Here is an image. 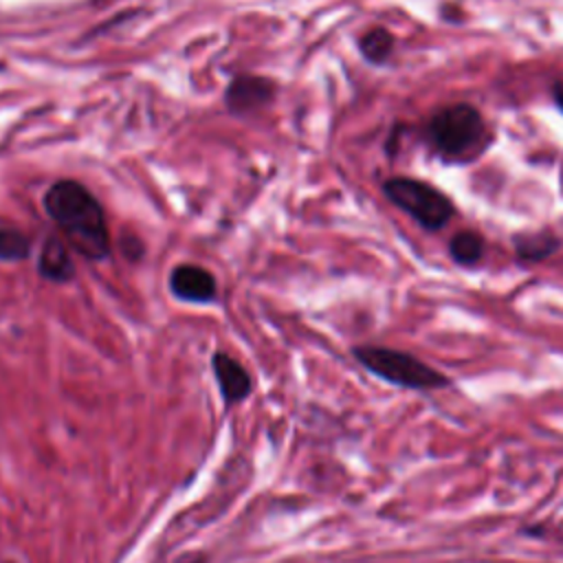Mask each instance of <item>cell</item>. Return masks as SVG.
Segmentation results:
<instances>
[{
	"instance_id": "3957f363",
	"label": "cell",
	"mask_w": 563,
	"mask_h": 563,
	"mask_svg": "<svg viewBox=\"0 0 563 563\" xmlns=\"http://www.w3.org/2000/svg\"><path fill=\"white\" fill-rule=\"evenodd\" d=\"M385 196L411 218H416L424 229H440L453 216L451 200L435 187L416 178H389L383 187Z\"/></svg>"
},
{
	"instance_id": "9c48e42d",
	"label": "cell",
	"mask_w": 563,
	"mask_h": 563,
	"mask_svg": "<svg viewBox=\"0 0 563 563\" xmlns=\"http://www.w3.org/2000/svg\"><path fill=\"white\" fill-rule=\"evenodd\" d=\"M31 240L15 224L0 218V260L2 262H20L29 257Z\"/></svg>"
},
{
	"instance_id": "ba28073f",
	"label": "cell",
	"mask_w": 563,
	"mask_h": 563,
	"mask_svg": "<svg viewBox=\"0 0 563 563\" xmlns=\"http://www.w3.org/2000/svg\"><path fill=\"white\" fill-rule=\"evenodd\" d=\"M37 268L40 275L51 282H68L75 275V264L66 251V244L55 235H51L42 246Z\"/></svg>"
},
{
	"instance_id": "8992f818",
	"label": "cell",
	"mask_w": 563,
	"mask_h": 563,
	"mask_svg": "<svg viewBox=\"0 0 563 563\" xmlns=\"http://www.w3.org/2000/svg\"><path fill=\"white\" fill-rule=\"evenodd\" d=\"M169 288L178 299L194 303H207L218 295L216 277L207 268L196 264L176 266L169 275Z\"/></svg>"
},
{
	"instance_id": "5b68a950",
	"label": "cell",
	"mask_w": 563,
	"mask_h": 563,
	"mask_svg": "<svg viewBox=\"0 0 563 563\" xmlns=\"http://www.w3.org/2000/svg\"><path fill=\"white\" fill-rule=\"evenodd\" d=\"M273 92H275V86L271 79L255 77V75H240L229 84L224 101L233 114H249L271 103Z\"/></svg>"
},
{
	"instance_id": "4fadbf2b",
	"label": "cell",
	"mask_w": 563,
	"mask_h": 563,
	"mask_svg": "<svg viewBox=\"0 0 563 563\" xmlns=\"http://www.w3.org/2000/svg\"><path fill=\"white\" fill-rule=\"evenodd\" d=\"M554 99H556V103H559L561 110H563V84H556V86H554Z\"/></svg>"
},
{
	"instance_id": "6da1fadb",
	"label": "cell",
	"mask_w": 563,
	"mask_h": 563,
	"mask_svg": "<svg viewBox=\"0 0 563 563\" xmlns=\"http://www.w3.org/2000/svg\"><path fill=\"white\" fill-rule=\"evenodd\" d=\"M42 205L77 253L86 260L108 257L110 233L106 213L86 185L77 180H57L46 189Z\"/></svg>"
},
{
	"instance_id": "8fae6325",
	"label": "cell",
	"mask_w": 563,
	"mask_h": 563,
	"mask_svg": "<svg viewBox=\"0 0 563 563\" xmlns=\"http://www.w3.org/2000/svg\"><path fill=\"white\" fill-rule=\"evenodd\" d=\"M391 46H394V37L385 29H372L358 42V48H361L363 57L374 62V64L383 62L391 53Z\"/></svg>"
},
{
	"instance_id": "30bf717a",
	"label": "cell",
	"mask_w": 563,
	"mask_h": 563,
	"mask_svg": "<svg viewBox=\"0 0 563 563\" xmlns=\"http://www.w3.org/2000/svg\"><path fill=\"white\" fill-rule=\"evenodd\" d=\"M449 251H451L455 262L475 264L484 253V240L475 231H460L457 235H453V240L449 244Z\"/></svg>"
},
{
	"instance_id": "7c38bea8",
	"label": "cell",
	"mask_w": 563,
	"mask_h": 563,
	"mask_svg": "<svg viewBox=\"0 0 563 563\" xmlns=\"http://www.w3.org/2000/svg\"><path fill=\"white\" fill-rule=\"evenodd\" d=\"M559 246L556 238L552 233H534L528 238L517 240V253L523 260H543Z\"/></svg>"
},
{
	"instance_id": "7a4b0ae2",
	"label": "cell",
	"mask_w": 563,
	"mask_h": 563,
	"mask_svg": "<svg viewBox=\"0 0 563 563\" xmlns=\"http://www.w3.org/2000/svg\"><path fill=\"white\" fill-rule=\"evenodd\" d=\"M356 358L376 376L413 389H433L446 385V378L438 374L433 367L424 365L411 354L387 350V347H356Z\"/></svg>"
},
{
	"instance_id": "277c9868",
	"label": "cell",
	"mask_w": 563,
	"mask_h": 563,
	"mask_svg": "<svg viewBox=\"0 0 563 563\" xmlns=\"http://www.w3.org/2000/svg\"><path fill=\"white\" fill-rule=\"evenodd\" d=\"M429 136L444 156L457 158L475 150L477 141L484 136V121L473 106L453 103L431 119Z\"/></svg>"
},
{
	"instance_id": "52a82bcc",
	"label": "cell",
	"mask_w": 563,
	"mask_h": 563,
	"mask_svg": "<svg viewBox=\"0 0 563 563\" xmlns=\"http://www.w3.org/2000/svg\"><path fill=\"white\" fill-rule=\"evenodd\" d=\"M213 372L227 402L242 400L251 391V378L246 369L229 354H222V352L213 354Z\"/></svg>"
}]
</instances>
